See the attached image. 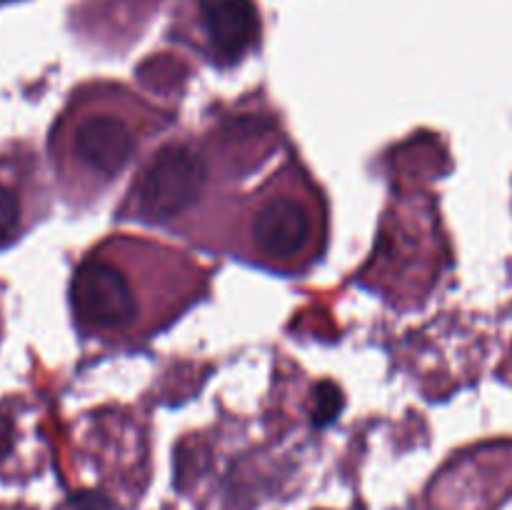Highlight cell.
Returning <instances> with one entry per match:
<instances>
[{
  "label": "cell",
  "mask_w": 512,
  "mask_h": 510,
  "mask_svg": "<svg viewBox=\"0 0 512 510\" xmlns=\"http://www.w3.org/2000/svg\"><path fill=\"white\" fill-rule=\"evenodd\" d=\"M203 185V158L185 143L163 145L138 180L140 215L153 223H168L198 200Z\"/></svg>",
  "instance_id": "obj_3"
},
{
  "label": "cell",
  "mask_w": 512,
  "mask_h": 510,
  "mask_svg": "<svg viewBox=\"0 0 512 510\" xmlns=\"http://www.w3.org/2000/svg\"><path fill=\"white\" fill-rule=\"evenodd\" d=\"M33 198L30 160L25 155H0V248L30 225Z\"/></svg>",
  "instance_id": "obj_6"
},
{
  "label": "cell",
  "mask_w": 512,
  "mask_h": 510,
  "mask_svg": "<svg viewBox=\"0 0 512 510\" xmlns=\"http://www.w3.org/2000/svg\"><path fill=\"white\" fill-rule=\"evenodd\" d=\"M53 145L63 170H78V175L93 180H113L135 155L138 135L118 113L88 108L63 120Z\"/></svg>",
  "instance_id": "obj_1"
},
{
  "label": "cell",
  "mask_w": 512,
  "mask_h": 510,
  "mask_svg": "<svg viewBox=\"0 0 512 510\" xmlns=\"http://www.w3.org/2000/svg\"><path fill=\"white\" fill-rule=\"evenodd\" d=\"M205 35L220 60L243 58L260 38V18L253 0H198Z\"/></svg>",
  "instance_id": "obj_5"
},
{
  "label": "cell",
  "mask_w": 512,
  "mask_h": 510,
  "mask_svg": "<svg viewBox=\"0 0 512 510\" xmlns=\"http://www.w3.org/2000/svg\"><path fill=\"white\" fill-rule=\"evenodd\" d=\"M75 320L90 333H123L138 315V300L123 270L108 258L90 255L78 265L70 283Z\"/></svg>",
  "instance_id": "obj_2"
},
{
  "label": "cell",
  "mask_w": 512,
  "mask_h": 510,
  "mask_svg": "<svg viewBox=\"0 0 512 510\" xmlns=\"http://www.w3.org/2000/svg\"><path fill=\"white\" fill-rule=\"evenodd\" d=\"M315 213L303 195L273 193L250 215V243L270 263H295L318 238Z\"/></svg>",
  "instance_id": "obj_4"
}]
</instances>
